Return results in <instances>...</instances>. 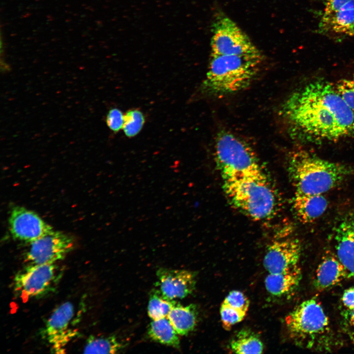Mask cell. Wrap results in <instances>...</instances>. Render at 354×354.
Here are the masks:
<instances>
[{
    "mask_svg": "<svg viewBox=\"0 0 354 354\" xmlns=\"http://www.w3.org/2000/svg\"><path fill=\"white\" fill-rule=\"evenodd\" d=\"M282 110L291 133L305 141H336L354 134V112L325 80L312 81L295 91Z\"/></svg>",
    "mask_w": 354,
    "mask_h": 354,
    "instance_id": "cell-1",
    "label": "cell"
},
{
    "mask_svg": "<svg viewBox=\"0 0 354 354\" xmlns=\"http://www.w3.org/2000/svg\"><path fill=\"white\" fill-rule=\"evenodd\" d=\"M351 171L345 165L304 151L295 152L289 162L295 193L299 194H323L341 184Z\"/></svg>",
    "mask_w": 354,
    "mask_h": 354,
    "instance_id": "cell-2",
    "label": "cell"
},
{
    "mask_svg": "<svg viewBox=\"0 0 354 354\" xmlns=\"http://www.w3.org/2000/svg\"><path fill=\"white\" fill-rule=\"evenodd\" d=\"M263 57L211 55L203 88L206 93L221 95L247 88L258 74Z\"/></svg>",
    "mask_w": 354,
    "mask_h": 354,
    "instance_id": "cell-3",
    "label": "cell"
},
{
    "mask_svg": "<svg viewBox=\"0 0 354 354\" xmlns=\"http://www.w3.org/2000/svg\"><path fill=\"white\" fill-rule=\"evenodd\" d=\"M223 188L233 205L253 219H266L275 212L276 194L263 171L224 179Z\"/></svg>",
    "mask_w": 354,
    "mask_h": 354,
    "instance_id": "cell-4",
    "label": "cell"
},
{
    "mask_svg": "<svg viewBox=\"0 0 354 354\" xmlns=\"http://www.w3.org/2000/svg\"><path fill=\"white\" fill-rule=\"evenodd\" d=\"M285 323L290 337L298 346L314 350L330 349L333 338L329 320L316 299L296 306L285 318Z\"/></svg>",
    "mask_w": 354,
    "mask_h": 354,
    "instance_id": "cell-5",
    "label": "cell"
},
{
    "mask_svg": "<svg viewBox=\"0 0 354 354\" xmlns=\"http://www.w3.org/2000/svg\"><path fill=\"white\" fill-rule=\"evenodd\" d=\"M215 155L223 179L263 172L255 153L243 140L232 133L222 131L216 139Z\"/></svg>",
    "mask_w": 354,
    "mask_h": 354,
    "instance_id": "cell-6",
    "label": "cell"
},
{
    "mask_svg": "<svg viewBox=\"0 0 354 354\" xmlns=\"http://www.w3.org/2000/svg\"><path fill=\"white\" fill-rule=\"evenodd\" d=\"M211 49V55L263 57L247 35L221 12L216 14L213 21Z\"/></svg>",
    "mask_w": 354,
    "mask_h": 354,
    "instance_id": "cell-7",
    "label": "cell"
},
{
    "mask_svg": "<svg viewBox=\"0 0 354 354\" xmlns=\"http://www.w3.org/2000/svg\"><path fill=\"white\" fill-rule=\"evenodd\" d=\"M61 275L56 264L28 265L15 275L14 291L23 299L43 296L54 290Z\"/></svg>",
    "mask_w": 354,
    "mask_h": 354,
    "instance_id": "cell-8",
    "label": "cell"
},
{
    "mask_svg": "<svg viewBox=\"0 0 354 354\" xmlns=\"http://www.w3.org/2000/svg\"><path fill=\"white\" fill-rule=\"evenodd\" d=\"M319 33L340 41L354 36V0H323Z\"/></svg>",
    "mask_w": 354,
    "mask_h": 354,
    "instance_id": "cell-9",
    "label": "cell"
},
{
    "mask_svg": "<svg viewBox=\"0 0 354 354\" xmlns=\"http://www.w3.org/2000/svg\"><path fill=\"white\" fill-rule=\"evenodd\" d=\"M73 237L54 231L30 243L25 259L28 265L56 264L63 260L74 248Z\"/></svg>",
    "mask_w": 354,
    "mask_h": 354,
    "instance_id": "cell-10",
    "label": "cell"
},
{
    "mask_svg": "<svg viewBox=\"0 0 354 354\" xmlns=\"http://www.w3.org/2000/svg\"><path fill=\"white\" fill-rule=\"evenodd\" d=\"M8 223L14 238L30 243L53 230L37 214L20 206L12 209Z\"/></svg>",
    "mask_w": 354,
    "mask_h": 354,
    "instance_id": "cell-11",
    "label": "cell"
},
{
    "mask_svg": "<svg viewBox=\"0 0 354 354\" xmlns=\"http://www.w3.org/2000/svg\"><path fill=\"white\" fill-rule=\"evenodd\" d=\"M74 314L72 303L65 302L55 309L46 323L43 336L56 353H63L64 347L75 335L69 327Z\"/></svg>",
    "mask_w": 354,
    "mask_h": 354,
    "instance_id": "cell-12",
    "label": "cell"
},
{
    "mask_svg": "<svg viewBox=\"0 0 354 354\" xmlns=\"http://www.w3.org/2000/svg\"><path fill=\"white\" fill-rule=\"evenodd\" d=\"M301 247L295 238L276 240L268 246L264 259V266L268 273L283 271L298 265Z\"/></svg>",
    "mask_w": 354,
    "mask_h": 354,
    "instance_id": "cell-13",
    "label": "cell"
},
{
    "mask_svg": "<svg viewBox=\"0 0 354 354\" xmlns=\"http://www.w3.org/2000/svg\"><path fill=\"white\" fill-rule=\"evenodd\" d=\"M157 277L160 291L171 299L183 298L195 288L196 275L191 271L161 268L157 271Z\"/></svg>",
    "mask_w": 354,
    "mask_h": 354,
    "instance_id": "cell-14",
    "label": "cell"
},
{
    "mask_svg": "<svg viewBox=\"0 0 354 354\" xmlns=\"http://www.w3.org/2000/svg\"><path fill=\"white\" fill-rule=\"evenodd\" d=\"M336 255L354 277V215L347 217L338 225L335 235Z\"/></svg>",
    "mask_w": 354,
    "mask_h": 354,
    "instance_id": "cell-15",
    "label": "cell"
},
{
    "mask_svg": "<svg viewBox=\"0 0 354 354\" xmlns=\"http://www.w3.org/2000/svg\"><path fill=\"white\" fill-rule=\"evenodd\" d=\"M350 277L346 267L336 255L326 254L320 262L316 272L314 284L319 291L334 287Z\"/></svg>",
    "mask_w": 354,
    "mask_h": 354,
    "instance_id": "cell-16",
    "label": "cell"
},
{
    "mask_svg": "<svg viewBox=\"0 0 354 354\" xmlns=\"http://www.w3.org/2000/svg\"><path fill=\"white\" fill-rule=\"evenodd\" d=\"M327 201L323 194L295 193L293 207L298 219L304 223L313 222L326 210Z\"/></svg>",
    "mask_w": 354,
    "mask_h": 354,
    "instance_id": "cell-17",
    "label": "cell"
},
{
    "mask_svg": "<svg viewBox=\"0 0 354 354\" xmlns=\"http://www.w3.org/2000/svg\"><path fill=\"white\" fill-rule=\"evenodd\" d=\"M301 275L298 265L280 272L268 273L265 278V287L272 295L278 296L286 295L298 286Z\"/></svg>",
    "mask_w": 354,
    "mask_h": 354,
    "instance_id": "cell-18",
    "label": "cell"
},
{
    "mask_svg": "<svg viewBox=\"0 0 354 354\" xmlns=\"http://www.w3.org/2000/svg\"><path fill=\"white\" fill-rule=\"evenodd\" d=\"M198 312L196 305L182 306L177 304L167 316L173 326L180 335H186L195 328Z\"/></svg>",
    "mask_w": 354,
    "mask_h": 354,
    "instance_id": "cell-19",
    "label": "cell"
},
{
    "mask_svg": "<svg viewBox=\"0 0 354 354\" xmlns=\"http://www.w3.org/2000/svg\"><path fill=\"white\" fill-rule=\"evenodd\" d=\"M148 333L149 337L155 342L176 349L180 347L178 334L167 317L152 320Z\"/></svg>",
    "mask_w": 354,
    "mask_h": 354,
    "instance_id": "cell-20",
    "label": "cell"
},
{
    "mask_svg": "<svg viewBox=\"0 0 354 354\" xmlns=\"http://www.w3.org/2000/svg\"><path fill=\"white\" fill-rule=\"evenodd\" d=\"M232 352L236 354H261L264 345L259 336L248 329H242L233 337L229 344Z\"/></svg>",
    "mask_w": 354,
    "mask_h": 354,
    "instance_id": "cell-21",
    "label": "cell"
},
{
    "mask_svg": "<svg viewBox=\"0 0 354 354\" xmlns=\"http://www.w3.org/2000/svg\"><path fill=\"white\" fill-rule=\"evenodd\" d=\"M123 347L122 343L115 335L96 337L91 336L84 348V353L114 354Z\"/></svg>",
    "mask_w": 354,
    "mask_h": 354,
    "instance_id": "cell-22",
    "label": "cell"
},
{
    "mask_svg": "<svg viewBox=\"0 0 354 354\" xmlns=\"http://www.w3.org/2000/svg\"><path fill=\"white\" fill-rule=\"evenodd\" d=\"M176 302L164 295L160 290L153 289L150 293L148 305V313L152 320L167 317Z\"/></svg>",
    "mask_w": 354,
    "mask_h": 354,
    "instance_id": "cell-23",
    "label": "cell"
},
{
    "mask_svg": "<svg viewBox=\"0 0 354 354\" xmlns=\"http://www.w3.org/2000/svg\"><path fill=\"white\" fill-rule=\"evenodd\" d=\"M145 121L142 113L136 110L128 111L124 116L123 129L128 137H133L141 130Z\"/></svg>",
    "mask_w": 354,
    "mask_h": 354,
    "instance_id": "cell-24",
    "label": "cell"
},
{
    "mask_svg": "<svg viewBox=\"0 0 354 354\" xmlns=\"http://www.w3.org/2000/svg\"><path fill=\"white\" fill-rule=\"evenodd\" d=\"M220 312L223 327L227 330H230L234 325L242 321L247 313L223 302L221 305Z\"/></svg>",
    "mask_w": 354,
    "mask_h": 354,
    "instance_id": "cell-25",
    "label": "cell"
},
{
    "mask_svg": "<svg viewBox=\"0 0 354 354\" xmlns=\"http://www.w3.org/2000/svg\"><path fill=\"white\" fill-rule=\"evenodd\" d=\"M335 88L345 102L354 112V76L340 80Z\"/></svg>",
    "mask_w": 354,
    "mask_h": 354,
    "instance_id": "cell-26",
    "label": "cell"
},
{
    "mask_svg": "<svg viewBox=\"0 0 354 354\" xmlns=\"http://www.w3.org/2000/svg\"><path fill=\"white\" fill-rule=\"evenodd\" d=\"M223 303L247 313L249 306V300L241 292L234 290L230 292Z\"/></svg>",
    "mask_w": 354,
    "mask_h": 354,
    "instance_id": "cell-27",
    "label": "cell"
},
{
    "mask_svg": "<svg viewBox=\"0 0 354 354\" xmlns=\"http://www.w3.org/2000/svg\"><path fill=\"white\" fill-rule=\"evenodd\" d=\"M124 116L121 112L116 108L111 109L106 116V123L109 128L114 132H118L123 125Z\"/></svg>",
    "mask_w": 354,
    "mask_h": 354,
    "instance_id": "cell-28",
    "label": "cell"
},
{
    "mask_svg": "<svg viewBox=\"0 0 354 354\" xmlns=\"http://www.w3.org/2000/svg\"><path fill=\"white\" fill-rule=\"evenodd\" d=\"M346 325L350 338L354 342V309H347L345 314Z\"/></svg>",
    "mask_w": 354,
    "mask_h": 354,
    "instance_id": "cell-29",
    "label": "cell"
},
{
    "mask_svg": "<svg viewBox=\"0 0 354 354\" xmlns=\"http://www.w3.org/2000/svg\"><path fill=\"white\" fill-rule=\"evenodd\" d=\"M342 302L347 309H354V288L345 291L342 296Z\"/></svg>",
    "mask_w": 354,
    "mask_h": 354,
    "instance_id": "cell-30",
    "label": "cell"
}]
</instances>
